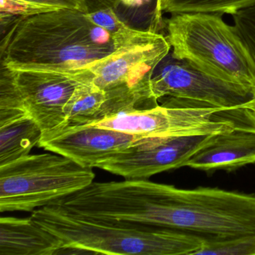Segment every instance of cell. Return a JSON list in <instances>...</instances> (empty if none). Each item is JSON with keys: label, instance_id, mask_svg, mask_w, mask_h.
<instances>
[{"label": "cell", "instance_id": "6da1fadb", "mask_svg": "<svg viewBox=\"0 0 255 255\" xmlns=\"http://www.w3.org/2000/svg\"><path fill=\"white\" fill-rule=\"evenodd\" d=\"M5 25L1 65L10 69L76 76L118 50L110 32L78 10L22 16Z\"/></svg>", "mask_w": 255, "mask_h": 255}, {"label": "cell", "instance_id": "7a4b0ae2", "mask_svg": "<svg viewBox=\"0 0 255 255\" xmlns=\"http://www.w3.org/2000/svg\"><path fill=\"white\" fill-rule=\"evenodd\" d=\"M30 217L62 246L96 255H193L207 240L169 228L85 217L58 204L34 210Z\"/></svg>", "mask_w": 255, "mask_h": 255}, {"label": "cell", "instance_id": "3957f363", "mask_svg": "<svg viewBox=\"0 0 255 255\" xmlns=\"http://www.w3.org/2000/svg\"><path fill=\"white\" fill-rule=\"evenodd\" d=\"M218 13H181L165 20L173 57L227 81L255 88V62Z\"/></svg>", "mask_w": 255, "mask_h": 255}, {"label": "cell", "instance_id": "277c9868", "mask_svg": "<svg viewBox=\"0 0 255 255\" xmlns=\"http://www.w3.org/2000/svg\"><path fill=\"white\" fill-rule=\"evenodd\" d=\"M95 177L92 168L58 153L27 155L0 166V211L32 212L57 204Z\"/></svg>", "mask_w": 255, "mask_h": 255}, {"label": "cell", "instance_id": "5b68a950", "mask_svg": "<svg viewBox=\"0 0 255 255\" xmlns=\"http://www.w3.org/2000/svg\"><path fill=\"white\" fill-rule=\"evenodd\" d=\"M150 87L155 100L164 99V107L255 111V88L218 78L171 52L155 69Z\"/></svg>", "mask_w": 255, "mask_h": 255}, {"label": "cell", "instance_id": "8992f818", "mask_svg": "<svg viewBox=\"0 0 255 255\" xmlns=\"http://www.w3.org/2000/svg\"><path fill=\"white\" fill-rule=\"evenodd\" d=\"M211 135L143 138L97 168L125 179L149 177L186 167Z\"/></svg>", "mask_w": 255, "mask_h": 255}, {"label": "cell", "instance_id": "52a82bcc", "mask_svg": "<svg viewBox=\"0 0 255 255\" xmlns=\"http://www.w3.org/2000/svg\"><path fill=\"white\" fill-rule=\"evenodd\" d=\"M171 50L166 37L152 31L142 41L118 49L80 74L86 83L105 91L125 85L135 87L150 83L156 67Z\"/></svg>", "mask_w": 255, "mask_h": 255}, {"label": "cell", "instance_id": "ba28073f", "mask_svg": "<svg viewBox=\"0 0 255 255\" xmlns=\"http://www.w3.org/2000/svg\"><path fill=\"white\" fill-rule=\"evenodd\" d=\"M141 138L92 124H67L43 133L38 145L93 168Z\"/></svg>", "mask_w": 255, "mask_h": 255}, {"label": "cell", "instance_id": "9c48e42d", "mask_svg": "<svg viewBox=\"0 0 255 255\" xmlns=\"http://www.w3.org/2000/svg\"><path fill=\"white\" fill-rule=\"evenodd\" d=\"M8 69L25 109L43 133L68 124L64 109L76 88L83 83L78 77L52 71Z\"/></svg>", "mask_w": 255, "mask_h": 255}, {"label": "cell", "instance_id": "30bf717a", "mask_svg": "<svg viewBox=\"0 0 255 255\" xmlns=\"http://www.w3.org/2000/svg\"><path fill=\"white\" fill-rule=\"evenodd\" d=\"M255 163V129H234L210 135L186 164L204 171H233Z\"/></svg>", "mask_w": 255, "mask_h": 255}, {"label": "cell", "instance_id": "8fae6325", "mask_svg": "<svg viewBox=\"0 0 255 255\" xmlns=\"http://www.w3.org/2000/svg\"><path fill=\"white\" fill-rule=\"evenodd\" d=\"M62 245L31 217L0 219V255H56Z\"/></svg>", "mask_w": 255, "mask_h": 255}, {"label": "cell", "instance_id": "7c38bea8", "mask_svg": "<svg viewBox=\"0 0 255 255\" xmlns=\"http://www.w3.org/2000/svg\"><path fill=\"white\" fill-rule=\"evenodd\" d=\"M42 135L28 112L0 116V166L30 154Z\"/></svg>", "mask_w": 255, "mask_h": 255}, {"label": "cell", "instance_id": "4fadbf2b", "mask_svg": "<svg viewBox=\"0 0 255 255\" xmlns=\"http://www.w3.org/2000/svg\"><path fill=\"white\" fill-rule=\"evenodd\" d=\"M71 125L95 124L116 113V104L107 91L94 83L77 86L64 109Z\"/></svg>", "mask_w": 255, "mask_h": 255}, {"label": "cell", "instance_id": "5bb4252c", "mask_svg": "<svg viewBox=\"0 0 255 255\" xmlns=\"http://www.w3.org/2000/svg\"><path fill=\"white\" fill-rule=\"evenodd\" d=\"M255 5V0H161V11L170 14L218 13L231 14Z\"/></svg>", "mask_w": 255, "mask_h": 255}, {"label": "cell", "instance_id": "9a60e30c", "mask_svg": "<svg viewBox=\"0 0 255 255\" xmlns=\"http://www.w3.org/2000/svg\"><path fill=\"white\" fill-rule=\"evenodd\" d=\"M86 14L92 23L110 32L118 49L139 42L152 32L150 29L142 31L129 27L116 15L113 8Z\"/></svg>", "mask_w": 255, "mask_h": 255}, {"label": "cell", "instance_id": "2e32d148", "mask_svg": "<svg viewBox=\"0 0 255 255\" xmlns=\"http://www.w3.org/2000/svg\"><path fill=\"white\" fill-rule=\"evenodd\" d=\"M193 255H255V235L206 240Z\"/></svg>", "mask_w": 255, "mask_h": 255}, {"label": "cell", "instance_id": "e0dca14e", "mask_svg": "<svg viewBox=\"0 0 255 255\" xmlns=\"http://www.w3.org/2000/svg\"><path fill=\"white\" fill-rule=\"evenodd\" d=\"M234 27L255 62V5L232 14Z\"/></svg>", "mask_w": 255, "mask_h": 255}, {"label": "cell", "instance_id": "ac0fdd59", "mask_svg": "<svg viewBox=\"0 0 255 255\" xmlns=\"http://www.w3.org/2000/svg\"><path fill=\"white\" fill-rule=\"evenodd\" d=\"M56 10L58 9L28 2L26 0H1L0 18L1 23H6L15 17L34 15Z\"/></svg>", "mask_w": 255, "mask_h": 255}, {"label": "cell", "instance_id": "d6986e66", "mask_svg": "<svg viewBox=\"0 0 255 255\" xmlns=\"http://www.w3.org/2000/svg\"><path fill=\"white\" fill-rule=\"evenodd\" d=\"M28 2L56 8V9H72L86 12L83 0H26Z\"/></svg>", "mask_w": 255, "mask_h": 255}, {"label": "cell", "instance_id": "ffe728a7", "mask_svg": "<svg viewBox=\"0 0 255 255\" xmlns=\"http://www.w3.org/2000/svg\"><path fill=\"white\" fill-rule=\"evenodd\" d=\"M122 0H83L86 14H92L101 10L113 8L116 9Z\"/></svg>", "mask_w": 255, "mask_h": 255}]
</instances>
